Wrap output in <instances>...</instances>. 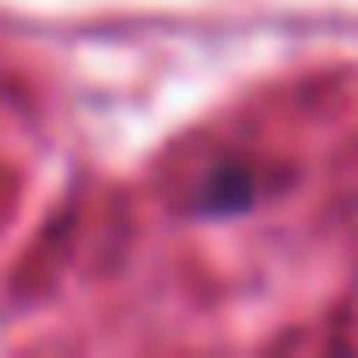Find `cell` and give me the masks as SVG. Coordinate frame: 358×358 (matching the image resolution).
<instances>
[]
</instances>
